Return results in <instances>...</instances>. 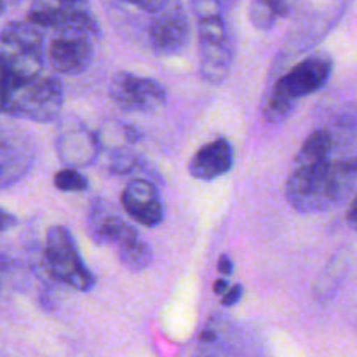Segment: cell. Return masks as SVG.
I'll return each instance as SVG.
<instances>
[{
    "label": "cell",
    "mask_w": 357,
    "mask_h": 357,
    "mask_svg": "<svg viewBox=\"0 0 357 357\" xmlns=\"http://www.w3.org/2000/svg\"><path fill=\"white\" fill-rule=\"evenodd\" d=\"M2 47H35L44 49V35L40 26L31 21H13L0 30Z\"/></svg>",
    "instance_id": "obj_17"
},
{
    "label": "cell",
    "mask_w": 357,
    "mask_h": 357,
    "mask_svg": "<svg viewBox=\"0 0 357 357\" xmlns=\"http://www.w3.org/2000/svg\"><path fill=\"white\" fill-rule=\"evenodd\" d=\"M293 0H251L248 17L251 24L260 31H268L279 20L289 16Z\"/></svg>",
    "instance_id": "obj_15"
},
{
    "label": "cell",
    "mask_w": 357,
    "mask_h": 357,
    "mask_svg": "<svg viewBox=\"0 0 357 357\" xmlns=\"http://www.w3.org/2000/svg\"><path fill=\"white\" fill-rule=\"evenodd\" d=\"M218 272L222 275H225V278L232 275L234 261L230 260L229 255H222V257H220V260H218Z\"/></svg>",
    "instance_id": "obj_25"
},
{
    "label": "cell",
    "mask_w": 357,
    "mask_h": 357,
    "mask_svg": "<svg viewBox=\"0 0 357 357\" xmlns=\"http://www.w3.org/2000/svg\"><path fill=\"white\" fill-rule=\"evenodd\" d=\"M150 45L159 56H178L190 44V23L181 3L171 0L155 14L149 28Z\"/></svg>",
    "instance_id": "obj_9"
},
{
    "label": "cell",
    "mask_w": 357,
    "mask_h": 357,
    "mask_svg": "<svg viewBox=\"0 0 357 357\" xmlns=\"http://www.w3.org/2000/svg\"><path fill=\"white\" fill-rule=\"evenodd\" d=\"M28 21L54 31L68 26L100 31V24L91 13L89 0H31Z\"/></svg>",
    "instance_id": "obj_8"
},
{
    "label": "cell",
    "mask_w": 357,
    "mask_h": 357,
    "mask_svg": "<svg viewBox=\"0 0 357 357\" xmlns=\"http://www.w3.org/2000/svg\"><path fill=\"white\" fill-rule=\"evenodd\" d=\"M108 94L114 105L129 114H157L167 101L162 84L129 72H119L112 77Z\"/></svg>",
    "instance_id": "obj_7"
},
{
    "label": "cell",
    "mask_w": 357,
    "mask_h": 357,
    "mask_svg": "<svg viewBox=\"0 0 357 357\" xmlns=\"http://www.w3.org/2000/svg\"><path fill=\"white\" fill-rule=\"evenodd\" d=\"M100 31L82 26L56 30L47 49L49 65L63 75H80L94 59V47Z\"/></svg>",
    "instance_id": "obj_6"
},
{
    "label": "cell",
    "mask_w": 357,
    "mask_h": 357,
    "mask_svg": "<svg viewBox=\"0 0 357 357\" xmlns=\"http://www.w3.org/2000/svg\"><path fill=\"white\" fill-rule=\"evenodd\" d=\"M243 293H244V289L241 284L230 286V288L222 295L223 307H234L236 303H239L241 298H243Z\"/></svg>",
    "instance_id": "obj_23"
},
{
    "label": "cell",
    "mask_w": 357,
    "mask_h": 357,
    "mask_svg": "<svg viewBox=\"0 0 357 357\" xmlns=\"http://www.w3.org/2000/svg\"><path fill=\"white\" fill-rule=\"evenodd\" d=\"M14 84H16V80H14L13 73H10L6 58H3V54L0 52V114H3V110H6L7 98H9L10 89L14 87Z\"/></svg>",
    "instance_id": "obj_20"
},
{
    "label": "cell",
    "mask_w": 357,
    "mask_h": 357,
    "mask_svg": "<svg viewBox=\"0 0 357 357\" xmlns=\"http://www.w3.org/2000/svg\"><path fill=\"white\" fill-rule=\"evenodd\" d=\"M190 2L197 20L223 16V0H190Z\"/></svg>",
    "instance_id": "obj_21"
},
{
    "label": "cell",
    "mask_w": 357,
    "mask_h": 357,
    "mask_svg": "<svg viewBox=\"0 0 357 357\" xmlns=\"http://www.w3.org/2000/svg\"><path fill=\"white\" fill-rule=\"evenodd\" d=\"M44 258L49 274L77 291H89L96 282L93 272L86 267L80 257L72 232L66 227L54 225L47 230Z\"/></svg>",
    "instance_id": "obj_5"
},
{
    "label": "cell",
    "mask_w": 357,
    "mask_h": 357,
    "mask_svg": "<svg viewBox=\"0 0 357 357\" xmlns=\"http://www.w3.org/2000/svg\"><path fill=\"white\" fill-rule=\"evenodd\" d=\"M112 246L117 251L121 264L131 272H142L152 264L153 253L149 244L142 239L131 223L124 225L117 237L114 239Z\"/></svg>",
    "instance_id": "obj_14"
},
{
    "label": "cell",
    "mask_w": 357,
    "mask_h": 357,
    "mask_svg": "<svg viewBox=\"0 0 357 357\" xmlns=\"http://www.w3.org/2000/svg\"><path fill=\"white\" fill-rule=\"evenodd\" d=\"M63 108V86L56 77L38 75L35 79L16 82L7 98L3 114L28 121H56Z\"/></svg>",
    "instance_id": "obj_3"
},
{
    "label": "cell",
    "mask_w": 357,
    "mask_h": 357,
    "mask_svg": "<svg viewBox=\"0 0 357 357\" xmlns=\"http://www.w3.org/2000/svg\"><path fill=\"white\" fill-rule=\"evenodd\" d=\"M121 204L132 220L143 227L160 225L164 220V204L155 185L145 178H132L121 194Z\"/></svg>",
    "instance_id": "obj_11"
},
{
    "label": "cell",
    "mask_w": 357,
    "mask_h": 357,
    "mask_svg": "<svg viewBox=\"0 0 357 357\" xmlns=\"http://www.w3.org/2000/svg\"><path fill=\"white\" fill-rule=\"evenodd\" d=\"M199 72L204 82L222 86L230 75L236 47L223 16L197 20Z\"/></svg>",
    "instance_id": "obj_4"
},
{
    "label": "cell",
    "mask_w": 357,
    "mask_h": 357,
    "mask_svg": "<svg viewBox=\"0 0 357 357\" xmlns=\"http://www.w3.org/2000/svg\"><path fill=\"white\" fill-rule=\"evenodd\" d=\"M124 2L131 3V6L138 7V9L145 10V13L157 14L171 2V0H124Z\"/></svg>",
    "instance_id": "obj_22"
},
{
    "label": "cell",
    "mask_w": 357,
    "mask_h": 357,
    "mask_svg": "<svg viewBox=\"0 0 357 357\" xmlns=\"http://www.w3.org/2000/svg\"><path fill=\"white\" fill-rule=\"evenodd\" d=\"M356 180L357 157L293 166L286 181V199L293 209L303 215L323 213L344 202Z\"/></svg>",
    "instance_id": "obj_1"
},
{
    "label": "cell",
    "mask_w": 357,
    "mask_h": 357,
    "mask_svg": "<svg viewBox=\"0 0 357 357\" xmlns=\"http://www.w3.org/2000/svg\"><path fill=\"white\" fill-rule=\"evenodd\" d=\"M10 2H13V3H17V2H21V0H10Z\"/></svg>",
    "instance_id": "obj_29"
},
{
    "label": "cell",
    "mask_w": 357,
    "mask_h": 357,
    "mask_svg": "<svg viewBox=\"0 0 357 357\" xmlns=\"http://www.w3.org/2000/svg\"><path fill=\"white\" fill-rule=\"evenodd\" d=\"M229 288H230L229 282H227L225 279H222V278H220L218 281H215V284H213V291H215L216 295H220V296H222L223 293H225Z\"/></svg>",
    "instance_id": "obj_27"
},
{
    "label": "cell",
    "mask_w": 357,
    "mask_h": 357,
    "mask_svg": "<svg viewBox=\"0 0 357 357\" xmlns=\"http://www.w3.org/2000/svg\"><path fill=\"white\" fill-rule=\"evenodd\" d=\"M17 225V218L13 213L6 211V209L0 208V232H7V230H13Z\"/></svg>",
    "instance_id": "obj_24"
},
{
    "label": "cell",
    "mask_w": 357,
    "mask_h": 357,
    "mask_svg": "<svg viewBox=\"0 0 357 357\" xmlns=\"http://www.w3.org/2000/svg\"><path fill=\"white\" fill-rule=\"evenodd\" d=\"M33 145L28 135H0V188H9L20 181L33 164Z\"/></svg>",
    "instance_id": "obj_12"
},
{
    "label": "cell",
    "mask_w": 357,
    "mask_h": 357,
    "mask_svg": "<svg viewBox=\"0 0 357 357\" xmlns=\"http://www.w3.org/2000/svg\"><path fill=\"white\" fill-rule=\"evenodd\" d=\"M335 138L328 129H316L309 138L303 142L302 149L296 153L293 166H314L331 159Z\"/></svg>",
    "instance_id": "obj_16"
},
{
    "label": "cell",
    "mask_w": 357,
    "mask_h": 357,
    "mask_svg": "<svg viewBox=\"0 0 357 357\" xmlns=\"http://www.w3.org/2000/svg\"><path fill=\"white\" fill-rule=\"evenodd\" d=\"M234 166L232 143L227 138H216L206 143L188 162V173L195 180L211 181L229 173Z\"/></svg>",
    "instance_id": "obj_13"
},
{
    "label": "cell",
    "mask_w": 357,
    "mask_h": 357,
    "mask_svg": "<svg viewBox=\"0 0 357 357\" xmlns=\"http://www.w3.org/2000/svg\"><path fill=\"white\" fill-rule=\"evenodd\" d=\"M6 10V0H0V14Z\"/></svg>",
    "instance_id": "obj_28"
},
{
    "label": "cell",
    "mask_w": 357,
    "mask_h": 357,
    "mask_svg": "<svg viewBox=\"0 0 357 357\" xmlns=\"http://www.w3.org/2000/svg\"><path fill=\"white\" fill-rule=\"evenodd\" d=\"M331 72L333 61L328 54H314L296 63L289 72L279 77L268 91L264 105L265 117L271 122L286 121L300 98L310 96L326 86Z\"/></svg>",
    "instance_id": "obj_2"
},
{
    "label": "cell",
    "mask_w": 357,
    "mask_h": 357,
    "mask_svg": "<svg viewBox=\"0 0 357 357\" xmlns=\"http://www.w3.org/2000/svg\"><path fill=\"white\" fill-rule=\"evenodd\" d=\"M136 164H138V159H136L131 152L122 149L114 150V152L108 155L107 160L108 171L114 174H129L135 169Z\"/></svg>",
    "instance_id": "obj_19"
},
{
    "label": "cell",
    "mask_w": 357,
    "mask_h": 357,
    "mask_svg": "<svg viewBox=\"0 0 357 357\" xmlns=\"http://www.w3.org/2000/svg\"><path fill=\"white\" fill-rule=\"evenodd\" d=\"M347 223H349V227H351V229H354L357 232V194H356V197L352 199L351 206H349Z\"/></svg>",
    "instance_id": "obj_26"
},
{
    "label": "cell",
    "mask_w": 357,
    "mask_h": 357,
    "mask_svg": "<svg viewBox=\"0 0 357 357\" xmlns=\"http://www.w3.org/2000/svg\"><path fill=\"white\" fill-rule=\"evenodd\" d=\"M54 187L61 192H84L89 187L87 178L77 167H65L54 174Z\"/></svg>",
    "instance_id": "obj_18"
},
{
    "label": "cell",
    "mask_w": 357,
    "mask_h": 357,
    "mask_svg": "<svg viewBox=\"0 0 357 357\" xmlns=\"http://www.w3.org/2000/svg\"><path fill=\"white\" fill-rule=\"evenodd\" d=\"M56 149L66 167H84L96 162L101 139L82 122H65L58 132Z\"/></svg>",
    "instance_id": "obj_10"
}]
</instances>
